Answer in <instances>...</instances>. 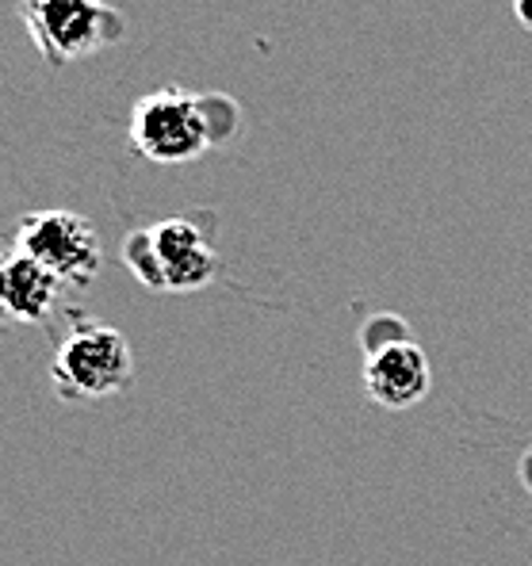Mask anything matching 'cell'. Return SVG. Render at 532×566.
<instances>
[{
	"label": "cell",
	"instance_id": "277c9868",
	"mask_svg": "<svg viewBox=\"0 0 532 566\" xmlns=\"http://www.w3.org/2000/svg\"><path fill=\"white\" fill-rule=\"evenodd\" d=\"M215 96L161 88L131 107V149L154 165H188L219 142Z\"/></svg>",
	"mask_w": 532,
	"mask_h": 566
},
{
	"label": "cell",
	"instance_id": "6da1fadb",
	"mask_svg": "<svg viewBox=\"0 0 532 566\" xmlns=\"http://www.w3.org/2000/svg\"><path fill=\"white\" fill-rule=\"evenodd\" d=\"M123 264L143 287L161 295H185V291H204L215 280L219 253L204 222L177 214L157 227L131 230L123 238Z\"/></svg>",
	"mask_w": 532,
	"mask_h": 566
},
{
	"label": "cell",
	"instance_id": "ba28073f",
	"mask_svg": "<svg viewBox=\"0 0 532 566\" xmlns=\"http://www.w3.org/2000/svg\"><path fill=\"white\" fill-rule=\"evenodd\" d=\"M395 340H410V329H406V322L395 318V314H379V318H372L368 326L361 329L364 353H376V348L395 345Z\"/></svg>",
	"mask_w": 532,
	"mask_h": 566
},
{
	"label": "cell",
	"instance_id": "8992f818",
	"mask_svg": "<svg viewBox=\"0 0 532 566\" xmlns=\"http://www.w3.org/2000/svg\"><path fill=\"white\" fill-rule=\"evenodd\" d=\"M65 283L23 249H0V326H50Z\"/></svg>",
	"mask_w": 532,
	"mask_h": 566
},
{
	"label": "cell",
	"instance_id": "30bf717a",
	"mask_svg": "<svg viewBox=\"0 0 532 566\" xmlns=\"http://www.w3.org/2000/svg\"><path fill=\"white\" fill-rule=\"evenodd\" d=\"M521 479H525V486L532 490V448L525 452V460H521Z\"/></svg>",
	"mask_w": 532,
	"mask_h": 566
},
{
	"label": "cell",
	"instance_id": "9c48e42d",
	"mask_svg": "<svg viewBox=\"0 0 532 566\" xmlns=\"http://www.w3.org/2000/svg\"><path fill=\"white\" fill-rule=\"evenodd\" d=\"M513 12H518V20L532 31V0H513Z\"/></svg>",
	"mask_w": 532,
	"mask_h": 566
},
{
	"label": "cell",
	"instance_id": "7a4b0ae2",
	"mask_svg": "<svg viewBox=\"0 0 532 566\" xmlns=\"http://www.w3.org/2000/svg\"><path fill=\"white\" fill-rule=\"evenodd\" d=\"M135 382V353L115 326L77 318L58 340L50 360V387L62 402L96 406L112 402Z\"/></svg>",
	"mask_w": 532,
	"mask_h": 566
},
{
	"label": "cell",
	"instance_id": "52a82bcc",
	"mask_svg": "<svg viewBox=\"0 0 532 566\" xmlns=\"http://www.w3.org/2000/svg\"><path fill=\"white\" fill-rule=\"evenodd\" d=\"M429 387H434V368L414 337L364 353V390L384 410H410L426 402Z\"/></svg>",
	"mask_w": 532,
	"mask_h": 566
},
{
	"label": "cell",
	"instance_id": "5b68a950",
	"mask_svg": "<svg viewBox=\"0 0 532 566\" xmlns=\"http://www.w3.org/2000/svg\"><path fill=\"white\" fill-rule=\"evenodd\" d=\"M12 245L35 256L43 269H50L73 291H85L104 269V241H100L96 227L85 214L62 211V207L23 214L15 222Z\"/></svg>",
	"mask_w": 532,
	"mask_h": 566
},
{
	"label": "cell",
	"instance_id": "3957f363",
	"mask_svg": "<svg viewBox=\"0 0 532 566\" xmlns=\"http://www.w3.org/2000/svg\"><path fill=\"white\" fill-rule=\"evenodd\" d=\"M20 23L50 70L119 46L127 20L107 0H20Z\"/></svg>",
	"mask_w": 532,
	"mask_h": 566
}]
</instances>
